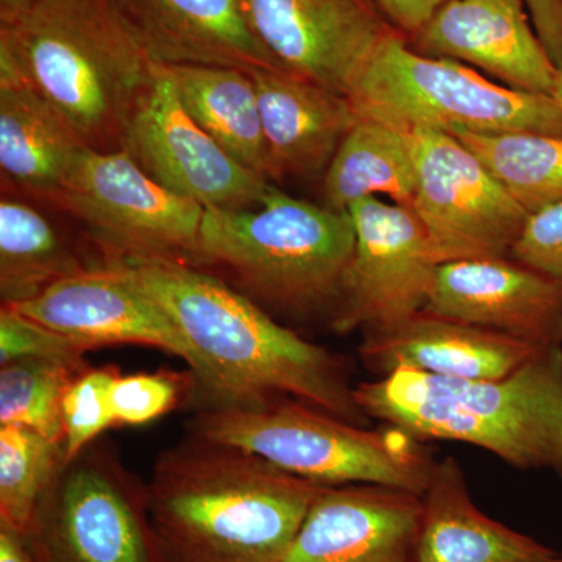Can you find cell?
<instances>
[{
    "instance_id": "cell-1",
    "label": "cell",
    "mask_w": 562,
    "mask_h": 562,
    "mask_svg": "<svg viewBox=\"0 0 562 562\" xmlns=\"http://www.w3.org/2000/svg\"><path fill=\"white\" fill-rule=\"evenodd\" d=\"M171 317L201 362L205 406H257L297 398L350 422L369 417L355 401L342 358L303 339L224 280L179 260H106Z\"/></svg>"
},
{
    "instance_id": "cell-2",
    "label": "cell",
    "mask_w": 562,
    "mask_h": 562,
    "mask_svg": "<svg viewBox=\"0 0 562 562\" xmlns=\"http://www.w3.org/2000/svg\"><path fill=\"white\" fill-rule=\"evenodd\" d=\"M324 484L190 435L155 461L147 514L160 562H281Z\"/></svg>"
},
{
    "instance_id": "cell-3",
    "label": "cell",
    "mask_w": 562,
    "mask_h": 562,
    "mask_svg": "<svg viewBox=\"0 0 562 562\" xmlns=\"http://www.w3.org/2000/svg\"><path fill=\"white\" fill-rule=\"evenodd\" d=\"M155 69L114 0H41L0 25V74L38 92L91 149H124Z\"/></svg>"
},
{
    "instance_id": "cell-4",
    "label": "cell",
    "mask_w": 562,
    "mask_h": 562,
    "mask_svg": "<svg viewBox=\"0 0 562 562\" xmlns=\"http://www.w3.org/2000/svg\"><path fill=\"white\" fill-rule=\"evenodd\" d=\"M369 419L419 441L479 447L525 471L562 473V347L502 379H449L398 368L355 386Z\"/></svg>"
},
{
    "instance_id": "cell-5",
    "label": "cell",
    "mask_w": 562,
    "mask_h": 562,
    "mask_svg": "<svg viewBox=\"0 0 562 562\" xmlns=\"http://www.w3.org/2000/svg\"><path fill=\"white\" fill-rule=\"evenodd\" d=\"M353 247L347 211L271 188L257 205L205 210L195 260L231 272L238 291L265 310L333 317Z\"/></svg>"
},
{
    "instance_id": "cell-6",
    "label": "cell",
    "mask_w": 562,
    "mask_h": 562,
    "mask_svg": "<svg viewBox=\"0 0 562 562\" xmlns=\"http://www.w3.org/2000/svg\"><path fill=\"white\" fill-rule=\"evenodd\" d=\"M190 430L324 486L372 484L422 495L435 464L422 441L402 428L383 424L369 430L291 397L205 406Z\"/></svg>"
},
{
    "instance_id": "cell-7",
    "label": "cell",
    "mask_w": 562,
    "mask_h": 562,
    "mask_svg": "<svg viewBox=\"0 0 562 562\" xmlns=\"http://www.w3.org/2000/svg\"><path fill=\"white\" fill-rule=\"evenodd\" d=\"M347 98L358 116L405 132L562 136V105L552 94L501 87L460 61L422 55L397 31L382 41Z\"/></svg>"
},
{
    "instance_id": "cell-8",
    "label": "cell",
    "mask_w": 562,
    "mask_h": 562,
    "mask_svg": "<svg viewBox=\"0 0 562 562\" xmlns=\"http://www.w3.org/2000/svg\"><path fill=\"white\" fill-rule=\"evenodd\" d=\"M25 536L36 562H160L146 484L95 442L65 461Z\"/></svg>"
},
{
    "instance_id": "cell-9",
    "label": "cell",
    "mask_w": 562,
    "mask_h": 562,
    "mask_svg": "<svg viewBox=\"0 0 562 562\" xmlns=\"http://www.w3.org/2000/svg\"><path fill=\"white\" fill-rule=\"evenodd\" d=\"M58 205L85 225L106 260L194 261L205 209L158 183L127 150L87 147Z\"/></svg>"
},
{
    "instance_id": "cell-10",
    "label": "cell",
    "mask_w": 562,
    "mask_h": 562,
    "mask_svg": "<svg viewBox=\"0 0 562 562\" xmlns=\"http://www.w3.org/2000/svg\"><path fill=\"white\" fill-rule=\"evenodd\" d=\"M412 133L417 188L412 209L439 265L512 257L530 213L450 133Z\"/></svg>"
},
{
    "instance_id": "cell-11",
    "label": "cell",
    "mask_w": 562,
    "mask_h": 562,
    "mask_svg": "<svg viewBox=\"0 0 562 562\" xmlns=\"http://www.w3.org/2000/svg\"><path fill=\"white\" fill-rule=\"evenodd\" d=\"M347 213L355 247L333 330L386 327L425 310L439 262L412 206L368 198L351 203Z\"/></svg>"
},
{
    "instance_id": "cell-12",
    "label": "cell",
    "mask_w": 562,
    "mask_h": 562,
    "mask_svg": "<svg viewBox=\"0 0 562 562\" xmlns=\"http://www.w3.org/2000/svg\"><path fill=\"white\" fill-rule=\"evenodd\" d=\"M124 150L162 187L205 210L247 209L272 188L192 120L160 63L133 113Z\"/></svg>"
},
{
    "instance_id": "cell-13",
    "label": "cell",
    "mask_w": 562,
    "mask_h": 562,
    "mask_svg": "<svg viewBox=\"0 0 562 562\" xmlns=\"http://www.w3.org/2000/svg\"><path fill=\"white\" fill-rule=\"evenodd\" d=\"M281 69L347 95L382 41L395 32L372 0H241Z\"/></svg>"
},
{
    "instance_id": "cell-14",
    "label": "cell",
    "mask_w": 562,
    "mask_h": 562,
    "mask_svg": "<svg viewBox=\"0 0 562 562\" xmlns=\"http://www.w3.org/2000/svg\"><path fill=\"white\" fill-rule=\"evenodd\" d=\"M11 308L87 351L120 344L151 347L187 362L195 383L201 375L198 355L171 317L114 262L57 281L38 297Z\"/></svg>"
},
{
    "instance_id": "cell-15",
    "label": "cell",
    "mask_w": 562,
    "mask_h": 562,
    "mask_svg": "<svg viewBox=\"0 0 562 562\" xmlns=\"http://www.w3.org/2000/svg\"><path fill=\"white\" fill-rule=\"evenodd\" d=\"M425 310L539 349L562 347V284L512 257L439 265Z\"/></svg>"
},
{
    "instance_id": "cell-16",
    "label": "cell",
    "mask_w": 562,
    "mask_h": 562,
    "mask_svg": "<svg viewBox=\"0 0 562 562\" xmlns=\"http://www.w3.org/2000/svg\"><path fill=\"white\" fill-rule=\"evenodd\" d=\"M413 40L422 55L475 66L514 90L553 95L560 69L524 0H449Z\"/></svg>"
},
{
    "instance_id": "cell-17",
    "label": "cell",
    "mask_w": 562,
    "mask_h": 562,
    "mask_svg": "<svg viewBox=\"0 0 562 562\" xmlns=\"http://www.w3.org/2000/svg\"><path fill=\"white\" fill-rule=\"evenodd\" d=\"M420 509L412 492L324 486L281 562H413Z\"/></svg>"
},
{
    "instance_id": "cell-18",
    "label": "cell",
    "mask_w": 562,
    "mask_h": 562,
    "mask_svg": "<svg viewBox=\"0 0 562 562\" xmlns=\"http://www.w3.org/2000/svg\"><path fill=\"white\" fill-rule=\"evenodd\" d=\"M503 333L422 310L397 324L362 331L366 368L387 375L398 368L449 379H502L541 353Z\"/></svg>"
},
{
    "instance_id": "cell-19",
    "label": "cell",
    "mask_w": 562,
    "mask_h": 562,
    "mask_svg": "<svg viewBox=\"0 0 562 562\" xmlns=\"http://www.w3.org/2000/svg\"><path fill=\"white\" fill-rule=\"evenodd\" d=\"M151 61L281 69L251 32L241 0H114Z\"/></svg>"
},
{
    "instance_id": "cell-20",
    "label": "cell",
    "mask_w": 562,
    "mask_h": 562,
    "mask_svg": "<svg viewBox=\"0 0 562 562\" xmlns=\"http://www.w3.org/2000/svg\"><path fill=\"white\" fill-rule=\"evenodd\" d=\"M257 88L269 179L327 172L347 133L360 121L350 99L283 69L251 70Z\"/></svg>"
},
{
    "instance_id": "cell-21",
    "label": "cell",
    "mask_w": 562,
    "mask_h": 562,
    "mask_svg": "<svg viewBox=\"0 0 562 562\" xmlns=\"http://www.w3.org/2000/svg\"><path fill=\"white\" fill-rule=\"evenodd\" d=\"M413 562H552L560 554L480 512L453 457L432 464Z\"/></svg>"
},
{
    "instance_id": "cell-22",
    "label": "cell",
    "mask_w": 562,
    "mask_h": 562,
    "mask_svg": "<svg viewBox=\"0 0 562 562\" xmlns=\"http://www.w3.org/2000/svg\"><path fill=\"white\" fill-rule=\"evenodd\" d=\"M87 144L38 92L0 74V169L18 191L58 203Z\"/></svg>"
},
{
    "instance_id": "cell-23",
    "label": "cell",
    "mask_w": 562,
    "mask_h": 562,
    "mask_svg": "<svg viewBox=\"0 0 562 562\" xmlns=\"http://www.w3.org/2000/svg\"><path fill=\"white\" fill-rule=\"evenodd\" d=\"M162 66L192 120L236 161L269 180L260 105L250 74L222 66Z\"/></svg>"
},
{
    "instance_id": "cell-24",
    "label": "cell",
    "mask_w": 562,
    "mask_h": 562,
    "mask_svg": "<svg viewBox=\"0 0 562 562\" xmlns=\"http://www.w3.org/2000/svg\"><path fill=\"white\" fill-rule=\"evenodd\" d=\"M416 188L412 133L364 117L347 133L324 173L325 203L335 211L376 194L412 206Z\"/></svg>"
},
{
    "instance_id": "cell-25",
    "label": "cell",
    "mask_w": 562,
    "mask_h": 562,
    "mask_svg": "<svg viewBox=\"0 0 562 562\" xmlns=\"http://www.w3.org/2000/svg\"><path fill=\"white\" fill-rule=\"evenodd\" d=\"M85 265L68 239L35 206L18 199L0 202V297L16 306L38 297Z\"/></svg>"
},
{
    "instance_id": "cell-26",
    "label": "cell",
    "mask_w": 562,
    "mask_h": 562,
    "mask_svg": "<svg viewBox=\"0 0 562 562\" xmlns=\"http://www.w3.org/2000/svg\"><path fill=\"white\" fill-rule=\"evenodd\" d=\"M471 149L528 213L562 202V136L449 132Z\"/></svg>"
},
{
    "instance_id": "cell-27",
    "label": "cell",
    "mask_w": 562,
    "mask_h": 562,
    "mask_svg": "<svg viewBox=\"0 0 562 562\" xmlns=\"http://www.w3.org/2000/svg\"><path fill=\"white\" fill-rule=\"evenodd\" d=\"M87 362L25 358L0 366V425H20L65 442L66 392Z\"/></svg>"
},
{
    "instance_id": "cell-28",
    "label": "cell",
    "mask_w": 562,
    "mask_h": 562,
    "mask_svg": "<svg viewBox=\"0 0 562 562\" xmlns=\"http://www.w3.org/2000/svg\"><path fill=\"white\" fill-rule=\"evenodd\" d=\"M65 461V442L20 425H0V522L27 535Z\"/></svg>"
},
{
    "instance_id": "cell-29",
    "label": "cell",
    "mask_w": 562,
    "mask_h": 562,
    "mask_svg": "<svg viewBox=\"0 0 562 562\" xmlns=\"http://www.w3.org/2000/svg\"><path fill=\"white\" fill-rule=\"evenodd\" d=\"M120 375L114 369H88L70 384L63 401L66 461L98 441L103 431L116 425L111 409V386Z\"/></svg>"
},
{
    "instance_id": "cell-30",
    "label": "cell",
    "mask_w": 562,
    "mask_h": 562,
    "mask_svg": "<svg viewBox=\"0 0 562 562\" xmlns=\"http://www.w3.org/2000/svg\"><path fill=\"white\" fill-rule=\"evenodd\" d=\"M188 383L172 372L117 375L111 386V409L116 425H146L171 413L183 401Z\"/></svg>"
},
{
    "instance_id": "cell-31",
    "label": "cell",
    "mask_w": 562,
    "mask_h": 562,
    "mask_svg": "<svg viewBox=\"0 0 562 562\" xmlns=\"http://www.w3.org/2000/svg\"><path fill=\"white\" fill-rule=\"evenodd\" d=\"M83 347L11 306L0 312V366L25 358L87 362Z\"/></svg>"
},
{
    "instance_id": "cell-32",
    "label": "cell",
    "mask_w": 562,
    "mask_h": 562,
    "mask_svg": "<svg viewBox=\"0 0 562 562\" xmlns=\"http://www.w3.org/2000/svg\"><path fill=\"white\" fill-rule=\"evenodd\" d=\"M512 258L562 284V202L530 214Z\"/></svg>"
},
{
    "instance_id": "cell-33",
    "label": "cell",
    "mask_w": 562,
    "mask_h": 562,
    "mask_svg": "<svg viewBox=\"0 0 562 562\" xmlns=\"http://www.w3.org/2000/svg\"><path fill=\"white\" fill-rule=\"evenodd\" d=\"M398 33L414 36L449 0H372Z\"/></svg>"
},
{
    "instance_id": "cell-34",
    "label": "cell",
    "mask_w": 562,
    "mask_h": 562,
    "mask_svg": "<svg viewBox=\"0 0 562 562\" xmlns=\"http://www.w3.org/2000/svg\"><path fill=\"white\" fill-rule=\"evenodd\" d=\"M532 25L557 68L562 70V0H524Z\"/></svg>"
},
{
    "instance_id": "cell-35",
    "label": "cell",
    "mask_w": 562,
    "mask_h": 562,
    "mask_svg": "<svg viewBox=\"0 0 562 562\" xmlns=\"http://www.w3.org/2000/svg\"><path fill=\"white\" fill-rule=\"evenodd\" d=\"M0 562H36L24 532L0 522Z\"/></svg>"
},
{
    "instance_id": "cell-36",
    "label": "cell",
    "mask_w": 562,
    "mask_h": 562,
    "mask_svg": "<svg viewBox=\"0 0 562 562\" xmlns=\"http://www.w3.org/2000/svg\"><path fill=\"white\" fill-rule=\"evenodd\" d=\"M41 0H0V25H10L31 13Z\"/></svg>"
},
{
    "instance_id": "cell-37",
    "label": "cell",
    "mask_w": 562,
    "mask_h": 562,
    "mask_svg": "<svg viewBox=\"0 0 562 562\" xmlns=\"http://www.w3.org/2000/svg\"><path fill=\"white\" fill-rule=\"evenodd\" d=\"M553 98L562 105V70L558 72L557 83H554Z\"/></svg>"
},
{
    "instance_id": "cell-38",
    "label": "cell",
    "mask_w": 562,
    "mask_h": 562,
    "mask_svg": "<svg viewBox=\"0 0 562 562\" xmlns=\"http://www.w3.org/2000/svg\"><path fill=\"white\" fill-rule=\"evenodd\" d=\"M552 562H562V557H558L557 560H553Z\"/></svg>"
}]
</instances>
